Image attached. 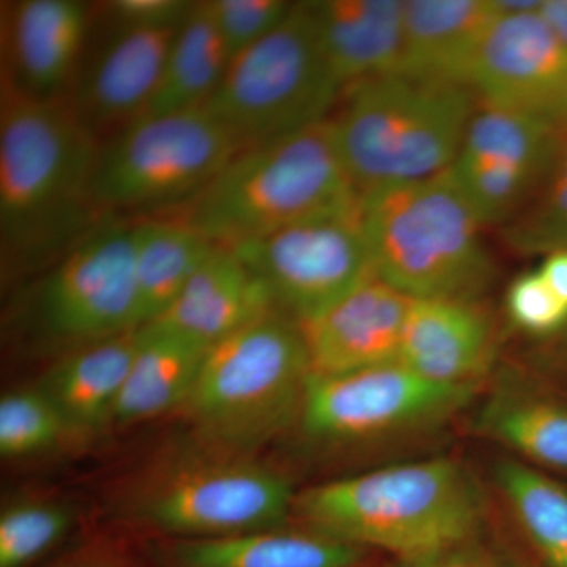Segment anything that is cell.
Here are the masks:
<instances>
[{"instance_id":"6da1fadb","label":"cell","mask_w":567,"mask_h":567,"mask_svg":"<svg viewBox=\"0 0 567 567\" xmlns=\"http://www.w3.org/2000/svg\"><path fill=\"white\" fill-rule=\"evenodd\" d=\"M99 142L66 100H37L2 82L0 237L3 257L33 262L66 251L99 216L91 183Z\"/></svg>"},{"instance_id":"7a4b0ae2","label":"cell","mask_w":567,"mask_h":567,"mask_svg":"<svg viewBox=\"0 0 567 567\" xmlns=\"http://www.w3.org/2000/svg\"><path fill=\"white\" fill-rule=\"evenodd\" d=\"M293 511L319 535L410 559L480 533L487 505L465 465L435 457L308 488Z\"/></svg>"},{"instance_id":"3957f363","label":"cell","mask_w":567,"mask_h":567,"mask_svg":"<svg viewBox=\"0 0 567 567\" xmlns=\"http://www.w3.org/2000/svg\"><path fill=\"white\" fill-rule=\"evenodd\" d=\"M360 203L324 118L238 152L186 219L213 244L235 248Z\"/></svg>"},{"instance_id":"277c9868","label":"cell","mask_w":567,"mask_h":567,"mask_svg":"<svg viewBox=\"0 0 567 567\" xmlns=\"http://www.w3.org/2000/svg\"><path fill=\"white\" fill-rule=\"evenodd\" d=\"M476 106V95L466 85L398 73L346 87L328 121L363 197L450 169Z\"/></svg>"},{"instance_id":"5b68a950","label":"cell","mask_w":567,"mask_h":567,"mask_svg":"<svg viewBox=\"0 0 567 567\" xmlns=\"http://www.w3.org/2000/svg\"><path fill=\"white\" fill-rule=\"evenodd\" d=\"M372 268L406 297L472 300L491 281L484 223L450 169L361 197Z\"/></svg>"},{"instance_id":"8992f818","label":"cell","mask_w":567,"mask_h":567,"mask_svg":"<svg viewBox=\"0 0 567 567\" xmlns=\"http://www.w3.org/2000/svg\"><path fill=\"white\" fill-rule=\"evenodd\" d=\"M309 375L300 323L278 311L208 347L186 405L205 434L249 450L292 423Z\"/></svg>"},{"instance_id":"52a82bcc","label":"cell","mask_w":567,"mask_h":567,"mask_svg":"<svg viewBox=\"0 0 567 567\" xmlns=\"http://www.w3.org/2000/svg\"><path fill=\"white\" fill-rule=\"evenodd\" d=\"M341 93L311 2L293 3L270 35L230 59L205 110L248 148L324 121Z\"/></svg>"},{"instance_id":"ba28073f","label":"cell","mask_w":567,"mask_h":567,"mask_svg":"<svg viewBox=\"0 0 567 567\" xmlns=\"http://www.w3.org/2000/svg\"><path fill=\"white\" fill-rule=\"evenodd\" d=\"M207 110L147 115L100 147L91 183L99 215L192 205L238 152Z\"/></svg>"},{"instance_id":"9c48e42d","label":"cell","mask_w":567,"mask_h":567,"mask_svg":"<svg viewBox=\"0 0 567 567\" xmlns=\"http://www.w3.org/2000/svg\"><path fill=\"white\" fill-rule=\"evenodd\" d=\"M476 386L447 385L402 363L309 375L301 423L320 442L371 443L427 431L462 412Z\"/></svg>"},{"instance_id":"30bf717a","label":"cell","mask_w":567,"mask_h":567,"mask_svg":"<svg viewBox=\"0 0 567 567\" xmlns=\"http://www.w3.org/2000/svg\"><path fill=\"white\" fill-rule=\"evenodd\" d=\"M298 323L322 315L372 276L361 203L235 246Z\"/></svg>"},{"instance_id":"8fae6325","label":"cell","mask_w":567,"mask_h":567,"mask_svg":"<svg viewBox=\"0 0 567 567\" xmlns=\"http://www.w3.org/2000/svg\"><path fill=\"white\" fill-rule=\"evenodd\" d=\"M39 316L81 346L141 328L133 224L92 227L62 252L39 293Z\"/></svg>"},{"instance_id":"7c38bea8","label":"cell","mask_w":567,"mask_h":567,"mask_svg":"<svg viewBox=\"0 0 567 567\" xmlns=\"http://www.w3.org/2000/svg\"><path fill=\"white\" fill-rule=\"evenodd\" d=\"M292 484L265 466L226 462L194 466L164 481L142 506L156 528L183 539L275 529L293 509Z\"/></svg>"},{"instance_id":"4fadbf2b","label":"cell","mask_w":567,"mask_h":567,"mask_svg":"<svg viewBox=\"0 0 567 567\" xmlns=\"http://www.w3.org/2000/svg\"><path fill=\"white\" fill-rule=\"evenodd\" d=\"M468 87L484 106L528 112L559 125L567 48L539 11L498 18L477 51Z\"/></svg>"},{"instance_id":"5bb4252c","label":"cell","mask_w":567,"mask_h":567,"mask_svg":"<svg viewBox=\"0 0 567 567\" xmlns=\"http://www.w3.org/2000/svg\"><path fill=\"white\" fill-rule=\"evenodd\" d=\"M177 29L115 25L106 47L78 73L65 100L100 147L148 114Z\"/></svg>"},{"instance_id":"9a60e30c","label":"cell","mask_w":567,"mask_h":567,"mask_svg":"<svg viewBox=\"0 0 567 567\" xmlns=\"http://www.w3.org/2000/svg\"><path fill=\"white\" fill-rule=\"evenodd\" d=\"M91 9L78 0L2 7V82L37 100H65L80 73Z\"/></svg>"},{"instance_id":"2e32d148","label":"cell","mask_w":567,"mask_h":567,"mask_svg":"<svg viewBox=\"0 0 567 567\" xmlns=\"http://www.w3.org/2000/svg\"><path fill=\"white\" fill-rule=\"evenodd\" d=\"M412 301L372 276L322 315L300 323L311 375L398 363Z\"/></svg>"},{"instance_id":"e0dca14e","label":"cell","mask_w":567,"mask_h":567,"mask_svg":"<svg viewBox=\"0 0 567 567\" xmlns=\"http://www.w3.org/2000/svg\"><path fill=\"white\" fill-rule=\"evenodd\" d=\"M494 360V327L476 301L413 298L399 363L434 382L476 386Z\"/></svg>"},{"instance_id":"ac0fdd59","label":"cell","mask_w":567,"mask_h":567,"mask_svg":"<svg viewBox=\"0 0 567 567\" xmlns=\"http://www.w3.org/2000/svg\"><path fill=\"white\" fill-rule=\"evenodd\" d=\"M278 311L262 278L235 249L216 246L177 300L152 323L210 347Z\"/></svg>"},{"instance_id":"d6986e66","label":"cell","mask_w":567,"mask_h":567,"mask_svg":"<svg viewBox=\"0 0 567 567\" xmlns=\"http://www.w3.org/2000/svg\"><path fill=\"white\" fill-rule=\"evenodd\" d=\"M498 18L492 0H406L401 74L468 87L477 51Z\"/></svg>"},{"instance_id":"ffe728a7","label":"cell","mask_w":567,"mask_h":567,"mask_svg":"<svg viewBox=\"0 0 567 567\" xmlns=\"http://www.w3.org/2000/svg\"><path fill=\"white\" fill-rule=\"evenodd\" d=\"M311 6L324 54L342 91L357 82L401 73L404 2L323 0Z\"/></svg>"},{"instance_id":"44dd1931","label":"cell","mask_w":567,"mask_h":567,"mask_svg":"<svg viewBox=\"0 0 567 567\" xmlns=\"http://www.w3.org/2000/svg\"><path fill=\"white\" fill-rule=\"evenodd\" d=\"M140 344V328L81 346L58 361L39 390L61 413L66 427L95 429L111 420Z\"/></svg>"},{"instance_id":"7402d4cb","label":"cell","mask_w":567,"mask_h":567,"mask_svg":"<svg viewBox=\"0 0 567 567\" xmlns=\"http://www.w3.org/2000/svg\"><path fill=\"white\" fill-rule=\"evenodd\" d=\"M208 347L162 324L140 328V344L111 420L136 423L186 404Z\"/></svg>"},{"instance_id":"603a6c76","label":"cell","mask_w":567,"mask_h":567,"mask_svg":"<svg viewBox=\"0 0 567 567\" xmlns=\"http://www.w3.org/2000/svg\"><path fill=\"white\" fill-rule=\"evenodd\" d=\"M177 567H358L364 548L316 532L278 529L244 535L182 539L173 551Z\"/></svg>"},{"instance_id":"cb8c5ba5","label":"cell","mask_w":567,"mask_h":567,"mask_svg":"<svg viewBox=\"0 0 567 567\" xmlns=\"http://www.w3.org/2000/svg\"><path fill=\"white\" fill-rule=\"evenodd\" d=\"M216 246L188 219H145L133 224L142 327L155 322L171 308Z\"/></svg>"},{"instance_id":"d4e9b609","label":"cell","mask_w":567,"mask_h":567,"mask_svg":"<svg viewBox=\"0 0 567 567\" xmlns=\"http://www.w3.org/2000/svg\"><path fill=\"white\" fill-rule=\"evenodd\" d=\"M229 62V50L208 2H194L193 10L175 32L147 115L204 110L218 91Z\"/></svg>"},{"instance_id":"484cf974","label":"cell","mask_w":567,"mask_h":567,"mask_svg":"<svg viewBox=\"0 0 567 567\" xmlns=\"http://www.w3.org/2000/svg\"><path fill=\"white\" fill-rule=\"evenodd\" d=\"M476 425L524 461L567 473V405L561 402L505 385L480 410Z\"/></svg>"},{"instance_id":"4316f807","label":"cell","mask_w":567,"mask_h":567,"mask_svg":"<svg viewBox=\"0 0 567 567\" xmlns=\"http://www.w3.org/2000/svg\"><path fill=\"white\" fill-rule=\"evenodd\" d=\"M565 133L540 115L480 104L457 159L502 164L540 178L554 166Z\"/></svg>"},{"instance_id":"83f0119b","label":"cell","mask_w":567,"mask_h":567,"mask_svg":"<svg viewBox=\"0 0 567 567\" xmlns=\"http://www.w3.org/2000/svg\"><path fill=\"white\" fill-rule=\"evenodd\" d=\"M494 476L544 566L567 567V488L516 458L496 462Z\"/></svg>"},{"instance_id":"f1b7e54d","label":"cell","mask_w":567,"mask_h":567,"mask_svg":"<svg viewBox=\"0 0 567 567\" xmlns=\"http://www.w3.org/2000/svg\"><path fill=\"white\" fill-rule=\"evenodd\" d=\"M71 525L69 511L50 503H22L0 517V567H28L51 550Z\"/></svg>"},{"instance_id":"f546056e","label":"cell","mask_w":567,"mask_h":567,"mask_svg":"<svg viewBox=\"0 0 567 567\" xmlns=\"http://www.w3.org/2000/svg\"><path fill=\"white\" fill-rule=\"evenodd\" d=\"M66 424L39 388L14 391L0 401V454L22 457L50 447Z\"/></svg>"},{"instance_id":"4dcf8cb0","label":"cell","mask_w":567,"mask_h":567,"mask_svg":"<svg viewBox=\"0 0 567 567\" xmlns=\"http://www.w3.org/2000/svg\"><path fill=\"white\" fill-rule=\"evenodd\" d=\"M451 174L484 224L509 216L539 181L516 167L465 159H456Z\"/></svg>"},{"instance_id":"1f68e13d","label":"cell","mask_w":567,"mask_h":567,"mask_svg":"<svg viewBox=\"0 0 567 567\" xmlns=\"http://www.w3.org/2000/svg\"><path fill=\"white\" fill-rule=\"evenodd\" d=\"M506 237L522 252L567 249V140L551 166L550 182L539 203L509 227Z\"/></svg>"},{"instance_id":"d6a6232c","label":"cell","mask_w":567,"mask_h":567,"mask_svg":"<svg viewBox=\"0 0 567 567\" xmlns=\"http://www.w3.org/2000/svg\"><path fill=\"white\" fill-rule=\"evenodd\" d=\"M293 3L286 0H210L208 9L221 32L230 59L278 28Z\"/></svg>"},{"instance_id":"836d02e7","label":"cell","mask_w":567,"mask_h":567,"mask_svg":"<svg viewBox=\"0 0 567 567\" xmlns=\"http://www.w3.org/2000/svg\"><path fill=\"white\" fill-rule=\"evenodd\" d=\"M511 323L532 336H551L567 327V305L539 274L528 271L511 284L506 293Z\"/></svg>"},{"instance_id":"e575fe53","label":"cell","mask_w":567,"mask_h":567,"mask_svg":"<svg viewBox=\"0 0 567 567\" xmlns=\"http://www.w3.org/2000/svg\"><path fill=\"white\" fill-rule=\"evenodd\" d=\"M391 567H518V565L505 548L484 535L483 528L456 546L443 548L425 557L395 559Z\"/></svg>"},{"instance_id":"d590c367","label":"cell","mask_w":567,"mask_h":567,"mask_svg":"<svg viewBox=\"0 0 567 567\" xmlns=\"http://www.w3.org/2000/svg\"><path fill=\"white\" fill-rule=\"evenodd\" d=\"M193 7L186 0H114L104 9L118 28L177 29Z\"/></svg>"},{"instance_id":"8d00e7d4","label":"cell","mask_w":567,"mask_h":567,"mask_svg":"<svg viewBox=\"0 0 567 567\" xmlns=\"http://www.w3.org/2000/svg\"><path fill=\"white\" fill-rule=\"evenodd\" d=\"M539 274L550 289L567 305V249L548 254L540 265Z\"/></svg>"},{"instance_id":"74e56055","label":"cell","mask_w":567,"mask_h":567,"mask_svg":"<svg viewBox=\"0 0 567 567\" xmlns=\"http://www.w3.org/2000/svg\"><path fill=\"white\" fill-rule=\"evenodd\" d=\"M558 40L567 48V0H546L539 10Z\"/></svg>"},{"instance_id":"f35d334b","label":"cell","mask_w":567,"mask_h":567,"mask_svg":"<svg viewBox=\"0 0 567 567\" xmlns=\"http://www.w3.org/2000/svg\"><path fill=\"white\" fill-rule=\"evenodd\" d=\"M559 125H561V128L567 132V93L565 104H563L561 115H559Z\"/></svg>"},{"instance_id":"ab89813d","label":"cell","mask_w":567,"mask_h":567,"mask_svg":"<svg viewBox=\"0 0 567 567\" xmlns=\"http://www.w3.org/2000/svg\"><path fill=\"white\" fill-rule=\"evenodd\" d=\"M66 567H115V566H107V565H93V563H84V565H71Z\"/></svg>"}]
</instances>
